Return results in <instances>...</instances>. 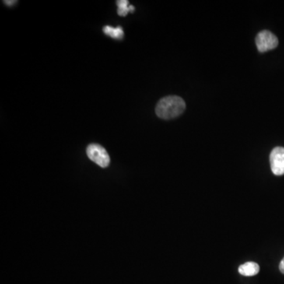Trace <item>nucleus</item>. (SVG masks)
I'll list each match as a JSON object with an SVG mask.
<instances>
[{
    "label": "nucleus",
    "mask_w": 284,
    "mask_h": 284,
    "mask_svg": "<svg viewBox=\"0 0 284 284\" xmlns=\"http://www.w3.org/2000/svg\"><path fill=\"white\" fill-rule=\"evenodd\" d=\"M186 109V103L183 98L169 96L162 98L156 107L158 117L163 120H172L183 114Z\"/></svg>",
    "instance_id": "nucleus-1"
},
{
    "label": "nucleus",
    "mask_w": 284,
    "mask_h": 284,
    "mask_svg": "<svg viewBox=\"0 0 284 284\" xmlns=\"http://www.w3.org/2000/svg\"><path fill=\"white\" fill-rule=\"evenodd\" d=\"M278 44H279L278 38L270 31H261L256 37V45L260 52H266L270 50L275 49L278 46Z\"/></svg>",
    "instance_id": "nucleus-2"
},
{
    "label": "nucleus",
    "mask_w": 284,
    "mask_h": 284,
    "mask_svg": "<svg viewBox=\"0 0 284 284\" xmlns=\"http://www.w3.org/2000/svg\"><path fill=\"white\" fill-rule=\"evenodd\" d=\"M86 152L88 157L101 167H107L110 163L108 153L101 145L91 144L88 146Z\"/></svg>",
    "instance_id": "nucleus-3"
},
{
    "label": "nucleus",
    "mask_w": 284,
    "mask_h": 284,
    "mask_svg": "<svg viewBox=\"0 0 284 284\" xmlns=\"http://www.w3.org/2000/svg\"><path fill=\"white\" fill-rule=\"evenodd\" d=\"M271 172L275 176L284 175V148L276 147L270 154Z\"/></svg>",
    "instance_id": "nucleus-4"
},
{
    "label": "nucleus",
    "mask_w": 284,
    "mask_h": 284,
    "mask_svg": "<svg viewBox=\"0 0 284 284\" xmlns=\"http://www.w3.org/2000/svg\"><path fill=\"white\" fill-rule=\"evenodd\" d=\"M260 267L255 262H246L240 265L239 268V272L244 276H254L258 274Z\"/></svg>",
    "instance_id": "nucleus-5"
},
{
    "label": "nucleus",
    "mask_w": 284,
    "mask_h": 284,
    "mask_svg": "<svg viewBox=\"0 0 284 284\" xmlns=\"http://www.w3.org/2000/svg\"><path fill=\"white\" fill-rule=\"evenodd\" d=\"M103 31L105 34L112 38L117 39V40L123 39V35H124V32L121 27L113 28L111 26H107L103 27Z\"/></svg>",
    "instance_id": "nucleus-6"
},
{
    "label": "nucleus",
    "mask_w": 284,
    "mask_h": 284,
    "mask_svg": "<svg viewBox=\"0 0 284 284\" xmlns=\"http://www.w3.org/2000/svg\"><path fill=\"white\" fill-rule=\"evenodd\" d=\"M116 4L118 6V15L120 16L125 17L129 12H131V5L129 6L127 0H119Z\"/></svg>",
    "instance_id": "nucleus-7"
},
{
    "label": "nucleus",
    "mask_w": 284,
    "mask_h": 284,
    "mask_svg": "<svg viewBox=\"0 0 284 284\" xmlns=\"http://www.w3.org/2000/svg\"><path fill=\"white\" fill-rule=\"evenodd\" d=\"M279 271H280L282 274H284V257L282 261H281L280 264H279Z\"/></svg>",
    "instance_id": "nucleus-8"
},
{
    "label": "nucleus",
    "mask_w": 284,
    "mask_h": 284,
    "mask_svg": "<svg viewBox=\"0 0 284 284\" xmlns=\"http://www.w3.org/2000/svg\"><path fill=\"white\" fill-rule=\"evenodd\" d=\"M4 3L6 5L12 6L16 4L17 1H15V0H14V1H7V0H5V1H4Z\"/></svg>",
    "instance_id": "nucleus-9"
}]
</instances>
